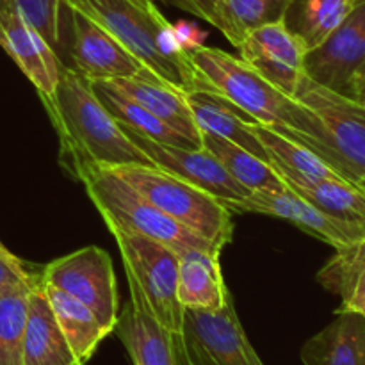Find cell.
<instances>
[{"instance_id":"obj_1","label":"cell","mask_w":365,"mask_h":365,"mask_svg":"<svg viewBox=\"0 0 365 365\" xmlns=\"http://www.w3.org/2000/svg\"><path fill=\"white\" fill-rule=\"evenodd\" d=\"M41 102L59 138L61 166L75 180L91 168L155 166L100 102L93 81L73 68H63L56 91Z\"/></svg>"},{"instance_id":"obj_2","label":"cell","mask_w":365,"mask_h":365,"mask_svg":"<svg viewBox=\"0 0 365 365\" xmlns=\"http://www.w3.org/2000/svg\"><path fill=\"white\" fill-rule=\"evenodd\" d=\"M98 21L143 66L180 91H209L189 61L177 29L153 0H63Z\"/></svg>"},{"instance_id":"obj_3","label":"cell","mask_w":365,"mask_h":365,"mask_svg":"<svg viewBox=\"0 0 365 365\" xmlns=\"http://www.w3.org/2000/svg\"><path fill=\"white\" fill-rule=\"evenodd\" d=\"M187 56L209 91L230 100L257 123L277 128L298 143L317 139L319 123L312 110L274 88L241 57L200 43L189 46Z\"/></svg>"},{"instance_id":"obj_4","label":"cell","mask_w":365,"mask_h":365,"mask_svg":"<svg viewBox=\"0 0 365 365\" xmlns=\"http://www.w3.org/2000/svg\"><path fill=\"white\" fill-rule=\"evenodd\" d=\"M150 203L223 252L234 235L232 212L221 200L159 166L123 164L109 168Z\"/></svg>"},{"instance_id":"obj_5","label":"cell","mask_w":365,"mask_h":365,"mask_svg":"<svg viewBox=\"0 0 365 365\" xmlns=\"http://www.w3.org/2000/svg\"><path fill=\"white\" fill-rule=\"evenodd\" d=\"M319 123L317 139L302 145L327 160L344 180L359 185L365 177V106L303 77L294 93Z\"/></svg>"},{"instance_id":"obj_6","label":"cell","mask_w":365,"mask_h":365,"mask_svg":"<svg viewBox=\"0 0 365 365\" xmlns=\"http://www.w3.org/2000/svg\"><path fill=\"white\" fill-rule=\"evenodd\" d=\"M78 182L84 184L89 200L103 221H114L121 227L155 239L175 250L178 255L192 248L221 253V250L214 248L198 234L157 209L109 168H91L78 177Z\"/></svg>"},{"instance_id":"obj_7","label":"cell","mask_w":365,"mask_h":365,"mask_svg":"<svg viewBox=\"0 0 365 365\" xmlns=\"http://www.w3.org/2000/svg\"><path fill=\"white\" fill-rule=\"evenodd\" d=\"M123 260L125 273L138 282L150 314L170 331H184V312L177 296L178 253L163 242L106 221Z\"/></svg>"},{"instance_id":"obj_8","label":"cell","mask_w":365,"mask_h":365,"mask_svg":"<svg viewBox=\"0 0 365 365\" xmlns=\"http://www.w3.org/2000/svg\"><path fill=\"white\" fill-rule=\"evenodd\" d=\"M41 280L84 303L109 334L120 316L116 274L106 250L86 246L43 267Z\"/></svg>"},{"instance_id":"obj_9","label":"cell","mask_w":365,"mask_h":365,"mask_svg":"<svg viewBox=\"0 0 365 365\" xmlns=\"http://www.w3.org/2000/svg\"><path fill=\"white\" fill-rule=\"evenodd\" d=\"M225 205L230 209V212L264 214V216L291 221L292 225L330 245L334 250L344 248L365 237V223L339 220L323 212L287 187V184L284 189L252 191L246 198Z\"/></svg>"},{"instance_id":"obj_10","label":"cell","mask_w":365,"mask_h":365,"mask_svg":"<svg viewBox=\"0 0 365 365\" xmlns=\"http://www.w3.org/2000/svg\"><path fill=\"white\" fill-rule=\"evenodd\" d=\"M130 303L118 316L114 334L134 365H195L184 331H170L150 314L138 282L125 273Z\"/></svg>"},{"instance_id":"obj_11","label":"cell","mask_w":365,"mask_h":365,"mask_svg":"<svg viewBox=\"0 0 365 365\" xmlns=\"http://www.w3.org/2000/svg\"><path fill=\"white\" fill-rule=\"evenodd\" d=\"M184 337L195 365H264L246 337L232 294L217 312L185 310Z\"/></svg>"},{"instance_id":"obj_12","label":"cell","mask_w":365,"mask_h":365,"mask_svg":"<svg viewBox=\"0 0 365 365\" xmlns=\"http://www.w3.org/2000/svg\"><path fill=\"white\" fill-rule=\"evenodd\" d=\"M365 64V0L346 20L305 56V75L323 88L346 95Z\"/></svg>"},{"instance_id":"obj_13","label":"cell","mask_w":365,"mask_h":365,"mask_svg":"<svg viewBox=\"0 0 365 365\" xmlns=\"http://www.w3.org/2000/svg\"><path fill=\"white\" fill-rule=\"evenodd\" d=\"M120 125L125 134L150 157L155 166L163 168L168 173L175 175L182 180L191 182L196 187L216 196L223 203L239 202L250 195L248 189L235 182L221 166L220 160L212 153L207 152L203 146L202 148H182V146L164 145V143L152 141V139L138 134L127 125Z\"/></svg>"},{"instance_id":"obj_14","label":"cell","mask_w":365,"mask_h":365,"mask_svg":"<svg viewBox=\"0 0 365 365\" xmlns=\"http://www.w3.org/2000/svg\"><path fill=\"white\" fill-rule=\"evenodd\" d=\"M239 53L257 73L274 88L294 96L299 82L305 77L307 46L292 34L284 21L264 25L250 32L239 45Z\"/></svg>"},{"instance_id":"obj_15","label":"cell","mask_w":365,"mask_h":365,"mask_svg":"<svg viewBox=\"0 0 365 365\" xmlns=\"http://www.w3.org/2000/svg\"><path fill=\"white\" fill-rule=\"evenodd\" d=\"M66 9L71 21L70 56L73 70L95 82L132 77L145 68L98 21L77 9Z\"/></svg>"},{"instance_id":"obj_16","label":"cell","mask_w":365,"mask_h":365,"mask_svg":"<svg viewBox=\"0 0 365 365\" xmlns=\"http://www.w3.org/2000/svg\"><path fill=\"white\" fill-rule=\"evenodd\" d=\"M0 46L34 86L39 98L56 91L63 63L56 48L18 13L0 16Z\"/></svg>"},{"instance_id":"obj_17","label":"cell","mask_w":365,"mask_h":365,"mask_svg":"<svg viewBox=\"0 0 365 365\" xmlns=\"http://www.w3.org/2000/svg\"><path fill=\"white\" fill-rule=\"evenodd\" d=\"M102 82L138 102L171 128L191 139L198 148H202V130L192 118L184 91L164 82L148 68H143L138 75L132 77L110 78Z\"/></svg>"},{"instance_id":"obj_18","label":"cell","mask_w":365,"mask_h":365,"mask_svg":"<svg viewBox=\"0 0 365 365\" xmlns=\"http://www.w3.org/2000/svg\"><path fill=\"white\" fill-rule=\"evenodd\" d=\"M221 253L192 248L178 255L177 296L185 310L217 312L230 298L223 271Z\"/></svg>"},{"instance_id":"obj_19","label":"cell","mask_w":365,"mask_h":365,"mask_svg":"<svg viewBox=\"0 0 365 365\" xmlns=\"http://www.w3.org/2000/svg\"><path fill=\"white\" fill-rule=\"evenodd\" d=\"M24 365H84L71 351L66 337L52 312L41 273L34 282L29 302L27 328L24 339Z\"/></svg>"},{"instance_id":"obj_20","label":"cell","mask_w":365,"mask_h":365,"mask_svg":"<svg viewBox=\"0 0 365 365\" xmlns=\"http://www.w3.org/2000/svg\"><path fill=\"white\" fill-rule=\"evenodd\" d=\"M192 118L202 132L221 135L248 152L269 160L259 135L257 121L216 91H184ZM271 163V160H269Z\"/></svg>"},{"instance_id":"obj_21","label":"cell","mask_w":365,"mask_h":365,"mask_svg":"<svg viewBox=\"0 0 365 365\" xmlns=\"http://www.w3.org/2000/svg\"><path fill=\"white\" fill-rule=\"evenodd\" d=\"M303 365H365V317L337 312V317L302 348Z\"/></svg>"},{"instance_id":"obj_22","label":"cell","mask_w":365,"mask_h":365,"mask_svg":"<svg viewBox=\"0 0 365 365\" xmlns=\"http://www.w3.org/2000/svg\"><path fill=\"white\" fill-rule=\"evenodd\" d=\"M255 132L271 164L282 175L285 184H310V182L323 180V178L344 180L327 160L321 159L309 146L294 141L289 135L278 132L277 128L255 123Z\"/></svg>"},{"instance_id":"obj_23","label":"cell","mask_w":365,"mask_h":365,"mask_svg":"<svg viewBox=\"0 0 365 365\" xmlns=\"http://www.w3.org/2000/svg\"><path fill=\"white\" fill-rule=\"evenodd\" d=\"M43 289H45L46 299H48L52 312L59 323L61 331L66 337L71 351L75 353L81 364H88V360L95 355L100 342L110 335L106 328L102 327L95 314L75 299L73 296L66 294L61 289L52 287L41 280Z\"/></svg>"},{"instance_id":"obj_24","label":"cell","mask_w":365,"mask_h":365,"mask_svg":"<svg viewBox=\"0 0 365 365\" xmlns=\"http://www.w3.org/2000/svg\"><path fill=\"white\" fill-rule=\"evenodd\" d=\"M317 280L341 298L337 312L365 317V237L335 250V255L317 273Z\"/></svg>"},{"instance_id":"obj_25","label":"cell","mask_w":365,"mask_h":365,"mask_svg":"<svg viewBox=\"0 0 365 365\" xmlns=\"http://www.w3.org/2000/svg\"><path fill=\"white\" fill-rule=\"evenodd\" d=\"M202 146L212 153L227 173L242 187L252 191L260 189H284L285 180L274 170L269 160L248 152L242 146L221 138V135L202 132Z\"/></svg>"},{"instance_id":"obj_26","label":"cell","mask_w":365,"mask_h":365,"mask_svg":"<svg viewBox=\"0 0 365 365\" xmlns=\"http://www.w3.org/2000/svg\"><path fill=\"white\" fill-rule=\"evenodd\" d=\"M360 0H289L284 25L305 43L307 50L319 46Z\"/></svg>"},{"instance_id":"obj_27","label":"cell","mask_w":365,"mask_h":365,"mask_svg":"<svg viewBox=\"0 0 365 365\" xmlns=\"http://www.w3.org/2000/svg\"><path fill=\"white\" fill-rule=\"evenodd\" d=\"M93 86H95V91L98 95L100 102L113 114L114 120L127 125L128 128H132L138 134L145 135V138L152 139V141L164 143V145L182 146V148H198L191 139H187L184 134L171 128L170 125L159 120L155 114L146 110L145 107L139 106L138 102H134L128 96H125L123 93L107 86L106 82L95 81Z\"/></svg>"},{"instance_id":"obj_28","label":"cell","mask_w":365,"mask_h":365,"mask_svg":"<svg viewBox=\"0 0 365 365\" xmlns=\"http://www.w3.org/2000/svg\"><path fill=\"white\" fill-rule=\"evenodd\" d=\"M289 0H217L216 29L235 46L250 32L284 20Z\"/></svg>"},{"instance_id":"obj_29","label":"cell","mask_w":365,"mask_h":365,"mask_svg":"<svg viewBox=\"0 0 365 365\" xmlns=\"http://www.w3.org/2000/svg\"><path fill=\"white\" fill-rule=\"evenodd\" d=\"M38 277L0 291V365H24L29 302Z\"/></svg>"},{"instance_id":"obj_30","label":"cell","mask_w":365,"mask_h":365,"mask_svg":"<svg viewBox=\"0 0 365 365\" xmlns=\"http://www.w3.org/2000/svg\"><path fill=\"white\" fill-rule=\"evenodd\" d=\"M287 187L330 216L365 223V191L360 185L339 178H323L310 184H287Z\"/></svg>"},{"instance_id":"obj_31","label":"cell","mask_w":365,"mask_h":365,"mask_svg":"<svg viewBox=\"0 0 365 365\" xmlns=\"http://www.w3.org/2000/svg\"><path fill=\"white\" fill-rule=\"evenodd\" d=\"M16 13L56 48L61 38L63 0H14Z\"/></svg>"},{"instance_id":"obj_32","label":"cell","mask_w":365,"mask_h":365,"mask_svg":"<svg viewBox=\"0 0 365 365\" xmlns=\"http://www.w3.org/2000/svg\"><path fill=\"white\" fill-rule=\"evenodd\" d=\"M36 274L38 271L29 269L27 264L18 259L14 253H11L0 241V291L24 284V282H31Z\"/></svg>"},{"instance_id":"obj_33","label":"cell","mask_w":365,"mask_h":365,"mask_svg":"<svg viewBox=\"0 0 365 365\" xmlns=\"http://www.w3.org/2000/svg\"><path fill=\"white\" fill-rule=\"evenodd\" d=\"M170 6L178 7L185 13L195 14L200 20H205L212 27L217 24V0H164Z\"/></svg>"},{"instance_id":"obj_34","label":"cell","mask_w":365,"mask_h":365,"mask_svg":"<svg viewBox=\"0 0 365 365\" xmlns=\"http://www.w3.org/2000/svg\"><path fill=\"white\" fill-rule=\"evenodd\" d=\"M346 96L353 98L355 102L364 103L365 106V64L362 66V70L355 75V78L349 84L348 91H346Z\"/></svg>"},{"instance_id":"obj_35","label":"cell","mask_w":365,"mask_h":365,"mask_svg":"<svg viewBox=\"0 0 365 365\" xmlns=\"http://www.w3.org/2000/svg\"><path fill=\"white\" fill-rule=\"evenodd\" d=\"M16 13V7H14V0H0V16L2 14Z\"/></svg>"},{"instance_id":"obj_36","label":"cell","mask_w":365,"mask_h":365,"mask_svg":"<svg viewBox=\"0 0 365 365\" xmlns=\"http://www.w3.org/2000/svg\"><path fill=\"white\" fill-rule=\"evenodd\" d=\"M359 185H360V187H362L364 191H365V177L362 178V180H360V184H359Z\"/></svg>"}]
</instances>
